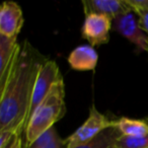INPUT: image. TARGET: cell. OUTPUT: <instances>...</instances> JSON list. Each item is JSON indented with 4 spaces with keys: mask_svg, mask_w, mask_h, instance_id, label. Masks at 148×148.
Segmentation results:
<instances>
[{
    "mask_svg": "<svg viewBox=\"0 0 148 148\" xmlns=\"http://www.w3.org/2000/svg\"><path fill=\"white\" fill-rule=\"evenodd\" d=\"M11 148H25L23 147V138H21V136H19V137L17 138L15 143L13 144V146Z\"/></svg>",
    "mask_w": 148,
    "mask_h": 148,
    "instance_id": "18",
    "label": "cell"
},
{
    "mask_svg": "<svg viewBox=\"0 0 148 148\" xmlns=\"http://www.w3.org/2000/svg\"><path fill=\"white\" fill-rule=\"evenodd\" d=\"M25 25L23 12L15 1H4L0 7V35L17 38Z\"/></svg>",
    "mask_w": 148,
    "mask_h": 148,
    "instance_id": "7",
    "label": "cell"
},
{
    "mask_svg": "<svg viewBox=\"0 0 148 148\" xmlns=\"http://www.w3.org/2000/svg\"><path fill=\"white\" fill-rule=\"evenodd\" d=\"M81 4L85 15L101 14L113 21L119 15L133 11L126 0H83Z\"/></svg>",
    "mask_w": 148,
    "mask_h": 148,
    "instance_id": "8",
    "label": "cell"
},
{
    "mask_svg": "<svg viewBox=\"0 0 148 148\" xmlns=\"http://www.w3.org/2000/svg\"><path fill=\"white\" fill-rule=\"evenodd\" d=\"M31 148H66V140L62 139L53 127L36 140Z\"/></svg>",
    "mask_w": 148,
    "mask_h": 148,
    "instance_id": "13",
    "label": "cell"
},
{
    "mask_svg": "<svg viewBox=\"0 0 148 148\" xmlns=\"http://www.w3.org/2000/svg\"><path fill=\"white\" fill-rule=\"evenodd\" d=\"M147 53H148V51H147Z\"/></svg>",
    "mask_w": 148,
    "mask_h": 148,
    "instance_id": "19",
    "label": "cell"
},
{
    "mask_svg": "<svg viewBox=\"0 0 148 148\" xmlns=\"http://www.w3.org/2000/svg\"><path fill=\"white\" fill-rule=\"evenodd\" d=\"M132 10H148V0H126Z\"/></svg>",
    "mask_w": 148,
    "mask_h": 148,
    "instance_id": "17",
    "label": "cell"
},
{
    "mask_svg": "<svg viewBox=\"0 0 148 148\" xmlns=\"http://www.w3.org/2000/svg\"><path fill=\"white\" fill-rule=\"evenodd\" d=\"M65 84L63 77L51 87L48 95L35 110L25 130L23 147L31 148L37 139L53 128L54 124L65 116Z\"/></svg>",
    "mask_w": 148,
    "mask_h": 148,
    "instance_id": "2",
    "label": "cell"
},
{
    "mask_svg": "<svg viewBox=\"0 0 148 148\" xmlns=\"http://www.w3.org/2000/svg\"><path fill=\"white\" fill-rule=\"evenodd\" d=\"M113 29V19L101 14L85 15L81 27V37L91 47H99L110 42V33Z\"/></svg>",
    "mask_w": 148,
    "mask_h": 148,
    "instance_id": "5",
    "label": "cell"
},
{
    "mask_svg": "<svg viewBox=\"0 0 148 148\" xmlns=\"http://www.w3.org/2000/svg\"><path fill=\"white\" fill-rule=\"evenodd\" d=\"M134 12L138 15V23L141 29L148 37V10H135Z\"/></svg>",
    "mask_w": 148,
    "mask_h": 148,
    "instance_id": "16",
    "label": "cell"
},
{
    "mask_svg": "<svg viewBox=\"0 0 148 148\" xmlns=\"http://www.w3.org/2000/svg\"><path fill=\"white\" fill-rule=\"evenodd\" d=\"M19 136L14 131H0V148H11Z\"/></svg>",
    "mask_w": 148,
    "mask_h": 148,
    "instance_id": "15",
    "label": "cell"
},
{
    "mask_svg": "<svg viewBox=\"0 0 148 148\" xmlns=\"http://www.w3.org/2000/svg\"><path fill=\"white\" fill-rule=\"evenodd\" d=\"M113 29L141 51H148V37L141 29L133 11L119 15L113 21Z\"/></svg>",
    "mask_w": 148,
    "mask_h": 148,
    "instance_id": "6",
    "label": "cell"
},
{
    "mask_svg": "<svg viewBox=\"0 0 148 148\" xmlns=\"http://www.w3.org/2000/svg\"><path fill=\"white\" fill-rule=\"evenodd\" d=\"M115 127L123 136L138 137L148 134V117L143 120L122 117L115 121Z\"/></svg>",
    "mask_w": 148,
    "mask_h": 148,
    "instance_id": "10",
    "label": "cell"
},
{
    "mask_svg": "<svg viewBox=\"0 0 148 148\" xmlns=\"http://www.w3.org/2000/svg\"><path fill=\"white\" fill-rule=\"evenodd\" d=\"M120 136L121 133L114 125V127H111L101 132L90 142L76 148H118L117 141Z\"/></svg>",
    "mask_w": 148,
    "mask_h": 148,
    "instance_id": "12",
    "label": "cell"
},
{
    "mask_svg": "<svg viewBox=\"0 0 148 148\" xmlns=\"http://www.w3.org/2000/svg\"><path fill=\"white\" fill-rule=\"evenodd\" d=\"M118 148H148V134L138 137L121 135L117 141Z\"/></svg>",
    "mask_w": 148,
    "mask_h": 148,
    "instance_id": "14",
    "label": "cell"
},
{
    "mask_svg": "<svg viewBox=\"0 0 148 148\" xmlns=\"http://www.w3.org/2000/svg\"><path fill=\"white\" fill-rule=\"evenodd\" d=\"M61 77H63V75L61 74L59 66L57 65V63L54 60L48 59L42 65L35 82V87H34L33 97H32V103H31V108H29L27 123H29V118L32 117L35 110L41 105V103L48 95V93H49L51 87L53 86V84L57 80H59Z\"/></svg>",
    "mask_w": 148,
    "mask_h": 148,
    "instance_id": "4",
    "label": "cell"
},
{
    "mask_svg": "<svg viewBox=\"0 0 148 148\" xmlns=\"http://www.w3.org/2000/svg\"><path fill=\"white\" fill-rule=\"evenodd\" d=\"M115 121L108 119L92 106L89 110V116L85 122L66 139V148H76L90 142L101 132L114 127Z\"/></svg>",
    "mask_w": 148,
    "mask_h": 148,
    "instance_id": "3",
    "label": "cell"
},
{
    "mask_svg": "<svg viewBox=\"0 0 148 148\" xmlns=\"http://www.w3.org/2000/svg\"><path fill=\"white\" fill-rule=\"evenodd\" d=\"M47 60L29 41L18 45L6 73L0 78V131L25 133L36 79Z\"/></svg>",
    "mask_w": 148,
    "mask_h": 148,
    "instance_id": "1",
    "label": "cell"
},
{
    "mask_svg": "<svg viewBox=\"0 0 148 148\" xmlns=\"http://www.w3.org/2000/svg\"><path fill=\"white\" fill-rule=\"evenodd\" d=\"M70 68L75 71H95L99 54L90 45H81L70 52L67 58Z\"/></svg>",
    "mask_w": 148,
    "mask_h": 148,
    "instance_id": "9",
    "label": "cell"
},
{
    "mask_svg": "<svg viewBox=\"0 0 148 148\" xmlns=\"http://www.w3.org/2000/svg\"><path fill=\"white\" fill-rule=\"evenodd\" d=\"M18 45L17 38H8L0 35V78L6 73Z\"/></svg>",
    "mask_w": 148,
    "mask_h": 148,
    "instance_id": "11",
    "label": "cell"
}]
</instances>
